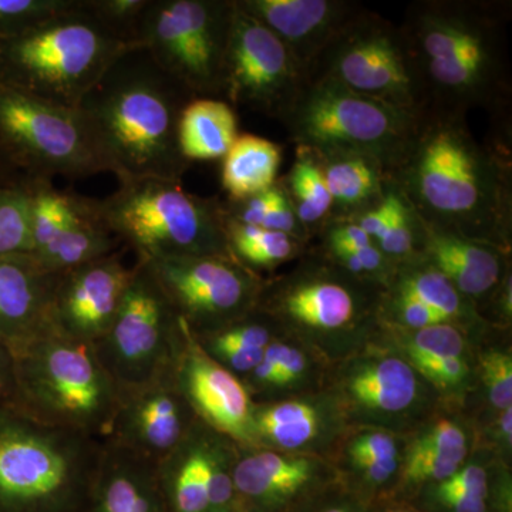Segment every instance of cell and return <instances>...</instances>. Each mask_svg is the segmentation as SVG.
Returning <instances> with one entry per match:
<instances>
[{
    "mask_svg": "<svg viewBox=\"0 0 512 512\" xmlns=\"http://www.w3.org/2000/svg\"><path fill=\"white\" fill-rule=\"evenodd\" d=\"M353 463L369 487H382L389 483L399 470V457L386 458V460L360 458V460H353Z\"/></svg>",
    "mask_w": 512,
    "mask_h": 512,
    "instance_id": "cell-53",
    "label": "cell"
},
{
    "mask_svg": "<svg viewBox=\"0 0 512 512\" xmlns=\"http://www.w3.org/2000/svg\"><path fill=\"white\" fill-rule=\"evenodd\" d=\"M375 504L352 488L335 483L303 501L291 512H373Z\"/></svg>",
    "mask_w": 512,
    "mask_h": 512,
    "instance_id": "cell-42",
    "label": "cell"
},
{
    "mask_svg": "<svg viewBox=\"0 0 512 512\" xmlns=\"http://www.w3.org/2000/svg\"><path fill=\"white\" fill-rule=\"evenodd\" d=\"M150 0H83L84 9L124 42L137 43L138 26ZM141 49V47H140Z\"/></svg>",
    "mask_w": 512,
    "mask_h": 512,
    "instance_id": "cell-39",
    "label": "cell"
},
{
    "mask_svg": "<svg viewBox=\"0 0 512 512\" xmlns=\"http://www.w3.org/2000/svg\"><path fill=\"white\" fill-rule=\"evenodd\" d=\"M234 484L241 512H291L333 481L318 457L237 446Z\"/></svg>",
    "mask_w": 512,
    "mask_h": 512,
    "instance_id": "cell-18",
    "label": "cell"
},
{
    "mask_svg": "<svg viewBox=\"0 0 512 512\" xmlns=\"http://www.w3.org/2000/svg\"><path fill=\"white\" fill-rule=\"evenodd\" d=\"M274 320L258 308L244 318L208 332L192 333L202 349L239 379L258 366L274 338Z\"/></svg>",
    "mask_w": 512,
    "mask_h": 512,
    "instance_id": "cell-30",
    "label": "cell"
},
{
    "mask_svg": "<svg viewBox=\"0 0 512 512\" xmlns=\"http://www.w3.org/2000/svg\"><path fill=\"white\" fill-rule=\"evenodd\" d=\"M328 404L296 399L254 404L252 447L276 451H302L325 439L332 429Z\"/></svg>",
    "mask_w": 512,
    "mask_h": 512,
    "instance_id": "cell-26",
    "label": "cell"
},
{
    "mask_svg": "<svg viewBox=\"0 0 512 512\" xmlns=\"http://www.w3.org/2000/svg\"><path fill=\"white\" fill-rule=\"evenodd\" d=\"M192 97L144 50L117 60L76 107L103 173L124 181H180L190 167L178 143Z\"/></svg>",
    "mask_w": 512,
    "mask_h": 512,
    "instance_id": "cell-2",
    "label": "cell"
},
{
    "mask_svg": "<svg viewBox=\"0 0 512 512\" xmlns=\"http://www.w3.org/2000/svg\"><path fill=\"white\" fill-rule=\"evenodd\" d=\"M140 47L73 8L0 39V86L74 109L111 66ZM143 50V49H141Z\"/></svg>",
    "mask_w": 512,
    "mask_h": 512,
    "instance_id": "cell-4",
    "label": "cell"
},
{
    "mask_svg": "<svg viewBox=\"0 0 512 512\" xmlns=\"http://www.w3.org/2000/svg\"><path fill=\"white\" fill-rule=\"evenodd\" d=\"M144 262L192 333L244 318L255 311L264 289L255 271L232 256H167Z\"/></svg>",
    "mask_w": 512,
    "mask_h": 512,
    "instance_id": "cell-13",
    "label": "cell"
},
{
    "mask_svg": "<svg viewBox=\"0 0 512 512\" xmlns=\"http://www.w3.org/2000/svg\"><path fill=\"white\" fill-rule=\"evenodd\" d=\"M423 113L403 110L352 92L333 80L315 77L306 80L279 120L293 143L316 157L360 154L379 161L393 174Z\"/></svg>",
    "mask_w": 512,
    "mask_h": 512,
    "instance_id": "cell-8",
    "label": "cell"
},
{
    "mask_svg": "<svg viewBox=\"0 0 512 512\" xmlns=\"http://www.w3.org/2000/svg\"><path fill=\"white\" fill-rule=\"evenodd\" d=\"M507 20L505 2L426 0L410 6L402 30L419 69L426 110L466 116L507 101Z\"/></svg>",
    "mask_w": 512,
    "mask_h": 512,
    "instance_id": "cell-3",
    "label": "cell"
},
{
    "mask_svg": "<svg viewBox=\"0 0 512 512\" xmlns=\"http://www.w3.org/2000/svg\"><path fill=\"white\" fill-rule=\"evenodd\" d=\"M222 160V188L229 201H244L274 187L282 148L268 138L239 134Z\"/></svg>",
    "mask_w": 512,
    "mask_h": 512,
    "instance_id": "cell-31",
    "label": "cell"
},
{
    "mask_svg": "<svg viewBox=\"0 0 512 512\" xmlns=\"http://www.w3.org/2000/svg\"><path fill=\"white\" fill-rule=\"evenodd\" d=\"M414 366L431 382L448 389L456 387L466 380L468 366L463 357H450V359L420 360L414 362Z\"/></svg>",
    "mask_w": 512,
    "mask_h": 512,
    "instance_id": "cell-46",
    "label": "cell"
},
{
    "mask_svg": "<svg viewBox=\"0 0 512 512\" xmlns=\"http://www.w3.org/2000/svg\"><path fill=\"white\" fill-rule=\"evenodd\" d=\"M373 512H423L410 507V505L392 503L384 505H375Z\"/></svg>",
    "mask_w": 512,
    "mask_h": 512,
    "instance_id": "cell-58",
    "label": "cell"
},
{
    "mask_svg": "<svg viewBox=\"0 0 512 512\" xmlns=\"http://www.w3.org/2000/svg\"><path fill=\"white\" fill-rule=\"evenodd\" d=\"M339 386L350 412L376 421L404 416L420 397L416 370L396 356L370 355L353 360L343 369Z\"/></svg>",
    "mask_w": 512,
    "mask_h": 512,
    "instance_id": "cell-22",
    "label": "cell"
},
{
    "mask_svg": "<svg viewBox=\"0 0 512 512\" xmlns=\"http://www.w3.org/2000/svg\"><path fill=\"white\" fill-rule=\"evenodd\" d=\"M315 77L413 113L427 109L419 69L402 28L366 10L330 43L306 80Z\"/></svg>",
    "mask_w": 512,
    "mask_h": 512,
    "instance_id": "cell-10",
    "label": "cell"
},
{
    "mask_svg": "<svg viewBox=\"0 0 512 512\" xmlns=\"http://www.w3.org/2000/svg\"><path fill=\"white\" fill-rule=\"evenodd\" d=\"M76 0H0V39L73 8Z\"/></svg>",
    "mask_w": 512,
    "mask_h": 512,
    "instance_id": "cell-41",
    "label": "cell"
},
{
    "mask_svg": "<svg viewBox=\"0 0 512 512\" xmlns=\"http://www.w3.org/2000/svg\"><path fill=\"white\" fill-rule=\"evenodd\" d=\"M234 9V0H150L137 43L192 99H217Z\"/></svg>",
    "mask_w": 512,
    "mask_h": 512,
    "instance_id": "cell-9",
    "label": "cell"
},
{
    "mask_svg": "<svg viewBox=\"0 0 512 512\" xmlns=\"http://www.w3.org/2000/svg\"><path fill=\"white\" fill-rule=\"evenodd\" d=\"M0 141L29 181L103 173L74 109L0 86Z\"/></svg>",
    "mask_w": 512,
    "mask_h": 512,
    "instance_id": "cell-12",
    "label": "cell"
},
{
    "mask_svg": "<svg viewBox=\"0 0 512 512\" xmlns=\"http://www.w3.org/2000/svg\"><path fill=\"white\" fill-rule=\"evenodd\" d=\"M238 136L237 113L228 101L191 99L181 113L178 143L188 163L224 158Z\"/></svg>",
    "mask_w": 512,
    "mask_h": 512,
    "instance_id": "cell-29",
    "label": "cell"
},
{
    "mask_svg": "<svg viewBox=\"0 0 512 512\" xmlns=\"http://www.w3.org/2000/svg\"><path fill=\"white\" fill-rule=\"evenodd\" d=\"M306 365H308V362H306V357L301 350L288 346L284 362L279 367L276 387H286L301 379L303 373L306 372Z\"/></svg>",
    "mask_w": 512,
    "mask_h": 512,
    "instance_id": "cell-54",
    "label": "cell"
},
{
    "mask_svg": "<svg viewBox=\"0 0 512 512\" xmlns=\"http://www.w3.org/2000/svg\"><path fill=\"white\" fill-rule=\"evenodd\" d=\"M279 183H281V180H279ZM281 187V194H279L274 207L266 215L261 228L268 229V231L282 232V234L291 235L293 238L302 239L305 228L302 227L301 222L296 217L292 202L289 200L288 195H286L282 183Z\"/></svg>",
    "mask_w": 512,
    "mask_h": 512,
    "instance_id": "cell-51",
    "label": "cell"
},
{
    "mask_svg": "<svg viewBox=\"0 0 512 512\" xmlns=\"http://www.w3.org/2000/svg\"><path fill=\"white\" fill-rule=\"evenodd\" d=\"M104 440L0 403V512H84Z\"/></svg>",
    "mask_w": 512,
    "mask_h": 512,
    "instance_id": "cell-5",
    "label": "cell"
},
{
    "mask_svg": "<svg viewBox=\"0 0 512 512\" xmlns=\"http://www.w3.org/2000/svg\"><path fill=\"white\" fill-rule=\"evenodd\" d=\"M13 396V360L0 346V403H10Z\"/></svg>",
    "mask_w": 512,
    "mask_h": 512,
    "instance_id": "cell-55",
    "label": "cell"
},
{
    "mask_svg": "<svg viewBox=\"0 0 512 512\" xmlns=\"http://www.w3.org/2000/svg\"><path fill=\"white\" fill-rule=\"evenodd\" d=\"M365 298L342 275L309 269L259 296V311L274 322L292 323L315 333H336L355 325L365 311Z\"/></svg>",
    "mask_w": 512,
    "mask_h": 512,
    "instance_id": "cell-19",
    "label": "cell"
},
{
    "mask_svg": "<svg viewBox=\"0 0 512 512\" xmlns=\"http://www.w3.org/2000/svg\"><path fill=\"white\" fill-rule=\"evenodd\" d=\"M431 487L440 491H450V493L476 495V497L488 500L490 480H488L487 471L483 467L471 464V466L458 468L453 476L439 484L431 485Z\"/></svg>",
    "mask_w": 512,
    "mask_h": 512,
    "instance_id": "cell-45",
    "label": "cell"
},
{
    "mask_svg": "<svg viewBox=\"0 0 512 512\" xmlns=\"http://www.w3.org/2000/svg\"><path fill=\"white\" fill-rule=\"evenodd\" d=\"M426 500H429L430 512H490L488 500L476 495L450 493L430 487Z\"/></svg>",
    "mask_w": 512,
    "mask_h": 512,
    "instance_id": "cell-52",
    "label": "cell"
},
{
    "mask_svg": "<svg viewBox=\"0 0 512 512\" xmlns=\"http://www.w3.org/2000/svg\"><path fill=\"white\" fill-rule=\"evenodd\" d=\"M12 360L10 406L47 426L110 436L121 393L92 343L52 330Z\"/></svg>",
    "mask_w": 512,
    "mask_h": 512,
    "instance_id": "cell-6",
    "label": "cell"
},
{
    "mask_svg": "<svg viewBox=\"0 0 512 512\" xmlns=\"http://www.w3.org/2000/svg\"><path fill=\"white\" fill-rule=\"evenodd\" d=\"M120 393L119 409L106 440L156 466L183 443L197 423L175 386L173 372Z\"/></svg>",
    "mask_w": 512,
    "mask_h": 512,
    "instance_id": "cell-17",
    "label": "cell"
},
{
    "mask_svg": "<svg viewBox=\"0 0 512 512\" xmlns=\"http://www.w3.org/2000/svg\"><path fill=\"white\" fill-rule=\"evenodd\" d=\"M393 183V211L389 224L384 229L382 238L376 242L377 247L394 264H403L416 258L419 247V215L406 200L403 192Z\"/></svg>",
    "mask_w": 512,
    "mask_h": 512,
    "instance_id": "cell-37",
    "label": "cell"
},
{
    "mask_svg": "<svg viewBox=\"0 0 512 512\" xmlns=\"http://www.w3.org/2000/svg\"><path fill=\"white\" fill-rule=\"evenodd\" d=\"M30 204V181L0 187V258L32 252Z\"/></svg>",
    "mask_w": 512,
    "mask_h": 512,
    "instance_id": "cell-36",
    "label": "cell"
},
{
    "mask_svg": "<svg viewBox=\"0 0 512 512\" xmlns=\"http://www.w3.org/2000/svg\"><path fill=\"white\" fill-rule=\"evenodd\" d=\"M484 383L488 397L495 409L505 410L512 406V360L504 352H488L481 357Z\"/></svg>",
    "mask_w": 512,
    "mask_h": 512,
    "instance_id": "cell-43",
    "label": "cell"
},
{
    "mask_svg": "<svg viewBox=\"0 0 512 512\" xmlns=\"http://www.w3.org/2000/svg\"><path fill=\"white\" fill-rule=\"evenodd\" d=\"M94 205L101 222L137 259L232 256L224 204L185 191L180 181H124L109 197L94 198Z\"/></svg>",
    "mask_w": 512,
    "mask_h": 512,
    "instance_id": "cell-7",
    "label": "cell"
},
{
    "mask_svg": "<svg viewBox=\"0 0 512 512\" xmlns=\"http://www.w3.org/2000/svg\"><path fill=\"white\" fill-rule=\"evenodd\" d=\"M464 349L466 340L453 323H440L430 328L413 330L407 340V352L412 363L463 357Z\"/></svg>",
    "mask_w": 512,
    "mask_h": 512,
    "instance_id": "cell-40",
    "label": "cell"
},
{
    "mask_svg": "<svg viewBox=\"0 0 512 512\" xmlns=\"http://www.w3.org/2000/svg\"><path fill=\"white\" fill-rule=\"evenodd\" d=\"M413 447L436 448L440 451L460 450L467 448V437L464 430L453 421L443 420L427 430Z\"/></svg>",
    "mask_w": 512,
    "mask_h": 512,
    "instance_id": "cell-50",
    "label": "cell"
},
{
    "mask_svg": "<svg viewBox=\"0 0 512 512\" xmlns=\"http://www.w3.org/2000/svg\"><path fill=\"white\" fill-rule=\"evenodd\" d=\"M501 417L498 420V434H500L501 440L504 441V444H508V447L511 446V417H512V407H508V409L501 410Z\"/></svg>",
    "mask_w": 512,
    "mask_h": 512,
    "instance_id": "cell-57",
    "label": "cell"
},
{
    "mask_svg": "<svg viewBox=\"0 0 512 512\" xmlns=\"http://www.w3.org/2000/svg\"><path fill=\"white\" fill-rule=\"evenodd\" d=\"M60 274L32 254L0 258V346L10 356L52 332V305Z\"/></svg>",
    "mask_w": 512,
    "mask_h": 512,
    "instance_id": "cell-21",
    "label": "cell"
},
{
    "mask_svg": "<svg viewBox=\"0 0 512 512\" xmlns=\"http://www.w3.org/2000/svg\"><path fill=\"white\" fill-rule=\"evenodd\" d=\"M134 272L136 264L127 266L123 251H116L60 274L53 295V330L96 345L116 318Z\"/></svg>",
    "mask_w": 512,
    "mask_h": 512,
    "instance_id": "cell-16",
    "label": "cell"
},
{
    "mask_svg": "<svg viewBox=\"0 0 512 512\" xmlns=\"http://www.w3.org/2000/svg\"><path fill=\"white\" fill-rule=\"evenodd\" d=\"M181 323L146 262L136 272L106 335L94 345L120 392L173 372Z\"/></svg>",
    "mask_w": 512,
    "mask_h": 512,
    "instance_id": "cell-11",
    "label": "cell"
},
{
    "mask_svg": "<svg viewBox=\"0 0 512 512\" xmlns=\"http://www.w3.org/2000/svg\"><path fill=\"white\" fill-rule=\"evenodd\" d=\"M392 178L421 220L510 245V165L473 136L464 114L424 111Z\"/></svg>",
    "mask_w": 512,
    "mask_h": 512,
    "instance_id": "cell-1",
    "label": "cell"
},
{
    "mask_svg": "<svg viewBox=\"0 0 512 512\" xmlns=\"http://www.w3.org/2000/svg\"><path fill=\"white\" fill-rule=\"evenodd\" d=\"M234 5L221 96L229 104L279 119L298 96L305 76L284 43L239 8L237 0Z\"/></svg>",
    "mask_w": 512,
    "mask_h": 512,
    "instance_id": "cell-14",
    "label": "cell"
},
{
    "mask_svg": "<svg viewBox=\"0 0 512 512\" xmlns=\"http://www.w3.org/2000/svg\"><path fill=\"white\" fill-rule=\"evenodd\" d=\"M121 242L101 222L94 198L74 192L72 214L55 241L32 254L46 271L63 274L119 251Z\"/></svg>",
    "mask_w": 512,
    "mask_h": 512,
    "instance_id": "cell-28",
    "label": "cell"
},
{
    "mask_svg": "<svg viewBox=\"0 0 512 512\" xmlns=\"http://www.w3.org/2000/svg\"><path fill=\"white\" fill-rule=\"evenodd\" d=\"M220 436L197 420L183 443L157 464L165 511L208 512L211 458Z\"/></svg>",
    "mask_w": 512,
    "mask_h": 512,
    "instance_id": "cell-25",
    "label": "cell"
},
{
    "mask_svg": "<svg viewBox=\"0 0 512 512\" xmlns=\"http://www.w3.org/2000/svg\"><path fill=\"white\" fill-rule=\"evenodd\" d=\"M281 183L305 231L329 221L332 198L318 158L311 151L298 148L291 171Z\"/></svg>",
    "mask_w": 512,
    "mask_h": 512,
    "instance_id": "cell-32",
    "label": "cell"
},
{
    "mask_svg": "<svg viewBox=\"0 0 512 512\" xmlns=\"http://www.w3.org/2000/svg\"><path fill=\"white\" fill-rule=\"evenodd\" d=\"M30 228H32V252L39 254L55 241L69 221L73 208V191L57 190L52 181H30Z\"/></svg>",
    "mask_w": 512,
    "mask_h": 512,
    "instance_id": "cell-35",
    "label": "cell"
},
{
    "mask_svg": "<svg viewBox=\"0 0 512 512\" xmlns=\"http://www.w3.org/2000/svg\"><path fill=\"white\" fill-rule=\"evenodd\" d=\"M416 258L446 276L464 298H481L503 278L501 248L437 227L419 217Z\"/></svg>",
    "mask_w": 512,
    "mask_h": 512,
    "instance_id": "cell-23",
    "label": "cell"
},
{
    "mask_svg": "<svg viewBox=\"0 0 512 512\" xmlns=\"http://www.w3.org/2000/svg\"><path fill=\"white\" fill-rule=\"evenodd\" d=\"M326 228L329 251H353L375 244L369 235L352 220H330Z\"/></svg>",
    "mask_w": 512,
    "mask_h": 512,
    "instance_id": "cell-49",
    "label": "cell"
},
{
    "mask_svg": "<svg viewBox=\"0 0 512 512\" xmlns=\"http://www.w3.org/2000/svg\"><path fill=\"white\" fill-rule=\"evenodd\" d=\"M329 252L330 256L352 276H376V278H382V276L390 274V268L394 265V262L390 261L376 244L353 249V251Z\"/></svg>",
    "mask_w": 512,
    "mask_h": 512,
    "instance_id": "cell-44",
    "label": "cell"
},
{
    "mask_svg": "<svg viewBox=\"0 0 512 512\" xmlns=\"http://www.w3.org/2000/svg\"><path fill=\"white\" fill-rule=\"evenodd\" d=\"M466 457L467 448L440 451L436 448L412 447L404 466V480L410 485L439 484L453 476Z\"/></svg>",
    "mask_w": 512,
    "mask_h": 512,
    "instance_id": "cell-38",
    "label": "cell"
},
{
    "mask_svg": "<svg viewBox=\"0 0 512 512\" xmlns=\"http://www.w3.org/2000/svg\"><path fill=\"white\" fill-rule=\"evenodd\" d=\"M28 181V178L20 173L18 167L10 160L2 141H0V187H12V185L28 183Z\"/></svg>",
    "mask_w": 512,
    "mask_h": 512,
    "instance_id": "cell-56",
    "label": "cell"
},
{
    "mask_svg": "<svg viewBox=\"0 0 512 512\" xmlns=\"http://www.w3.org/2000/svg\"><path fill=\"white\" fill-rule=\"evenodd\" d=\"M84 512H167L156 464L104 440L99 473Z\"/></svg>",
    "mask_w": 512,
    "mask_h": 512,
    "instance_id": "cell-24",
    "label": "cell"
},
{
    "mask_svg": "<svg viewBox=\"0 0 512 512\" xmlns=\"http://www.w3.org/2000/svg\"><path fill=\"white\" fill-rule=\"evenodd\" d=\"M181 338L173 366V380L197 420L234 441L252 447L254 400L242 380L229 372L197 342L180 319Z\"/></svg>",
    "mask_w": 512,
    "mask_h": 512,
    "instance_id": "cell-15",
    "label": "cell"
},
{
    "mask_svg": "<svg viewBox=\"0 0 512 512\" xmlns=\"http://www.w3.org/2000/svg\"><path fill=\"white\" fill-rule=\"evenodd\" d=\"M316 158L332 198V220H350L375 207L382 201L387 184L392 180L389 168L360 154Z\"/></svg>",
    "mask_w": 512,
    "mask_h": 512,
    "instance_id": "cell-27",
    "label": "cell"
},
{
    "mask_svg": "<svg viewBox=\"0 0 512 512\" xmlns=\"http://www.w3.org/2000/svg\"><path fill=\"white\" fill-rule=\"evenodd\" d=\"M289 50L305 80L330 43L363 9L348 0H237Z\"/></svg>",
    "mask_w": 512,
    "mask_h": 512,
    "instance_id": "cell-20",
    "label": "cell"
},
{
    "mask_svg": "<svg viewBox=\"0 0 512 512\" xmlns=\"http://www.w3.org/2000/svg\"><path fill=\"white\" fill-rule=\"evenodd\" d=\"M399 265H402V271L399 272L396 293L423 302L450 323L467 315L466 298L446 276L419 258Z\"/></svg>",
    "mask_w": 512,
    "mask_h": 512,
    "instance_id": "cell-34",
    "label": "cell"
},
{
    "mask_svg": "<svg viewBox=\"0 0 512 512\" xmlns=\"http://www.w3.org/2000/svg\"><path fill=\"white\" fill-rule=\"evenodd\" d=\"M392 303L397 319L412 330L430 328V326L440 325V323H450L439 313L434 312L429 306L417 301L412 296L396 293V298Z\"/></svg>",
    "mask_w": 512,
    "mask_h": 512,
    "instance_id": "cell-48",
    "label": "cell"
},
{
    "mask_svg": "<svg viewBox=\"0 0 512 512\" xmlns=\"http://www.w3.org/2000/svg\"><path fill=\"white\" fill-rule=\"evenodd\" d=\"M232 258L248 269H271L291 259L301 239L255 225L241 224L227 217L225 224Z\"/></svg>",
    "mask_w": 512,
    "mask_h": 512,
    "instance_id": "cell-33",
    "label": "cell"
},
{
    "mask_svg": "<svg viewBox=\"0 0 512 512\" xmlns=\"http://www.w3.org/2000/svg\"><path fill=\"white\" fill-rule=\"evenodd\" d=\"M349 456L352 460H360V458L386 460V458L399 457L397 441L386 431H369L353 439L349 447Z\"/></svg>",
    "mask_w": 512,
    "mask_h": 512,
    "instance_id": "cell-47",
    "label": "cell"
}]
</instances>
